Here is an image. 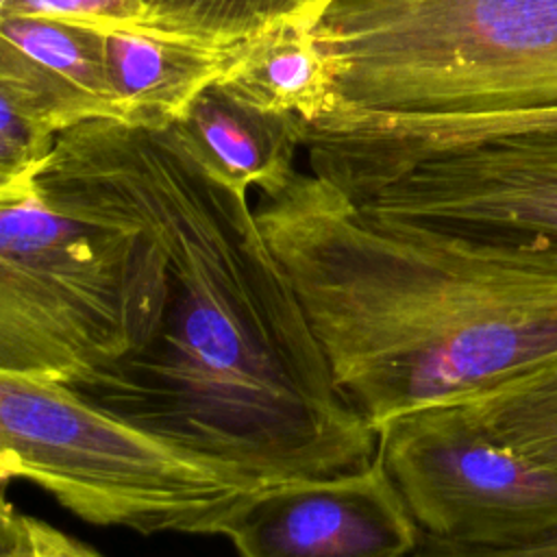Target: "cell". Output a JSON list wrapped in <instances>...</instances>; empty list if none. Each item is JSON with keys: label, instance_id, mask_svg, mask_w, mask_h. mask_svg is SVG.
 <instances>
[{"label": "cell", "instance_id": "6", "mask_svg": "<svg viewBox=\"0 0 557 557\" xmlns=\"http://www.w3.org/2000/svg\"><path fill=\"white\" fill-rule=\"evenodd\" d=\"M379 457L429 535L487 548L557 535V472L498 442L457 400L389 422Z\"/></svg>", "mask_w": 557, "mask_h": 557}, {"label": "cell", "instance_id": "19", "mask_svg": "<svg viewBox=\"0 0 557 557\" xmlns=\"http://www.w3.org/2000/svg\"><path fill=\"white\" fill-rule=\"evenodd\" d=\"M329 2H331V0H322V9H324Z\"/></svg>", "mask_w": 557, "mask_h": 557}, {"label": "cell", "instance_id": "14", "mask_svg": "<svg viewBox=\"0 0 557 557\" xmlns=\"http://www.w3.org/2000/svg\"><path fill=\"white\" fill-rule=\"evenodd\" d=\"M141 28L185 41L233 48L268 28L322 11V0H137Z\"/></svg>", "mask_w": 557, "mask_h": 557}, {"label": "cell", "instance_id": "2", "mask_svg": "<svg viewBox=\"0 0 557 557\" xmlns=\"http://www.w3.org/2000/svg\"><path fill=\"white\" fill-rule=\"evenodd\" d=\"M350 407L389 422L557 352V263L392 222L315 174L257 207Z\"/></svg>", "mask_w": 557, "mask_h": 557}, {"label": "cell", "instance_id": "9", "mask_svg": "<svg viewBox=\"0 0 557 557\" xmlns=\"http://www.w3.org/2000/svg\"><path fill=\"white\" fill-rule=\"evenodd\" d=\"M0 183H24L54 139L91 120L120 122L104 33L44 17H0Z\"/></svg>", "mask_w": 557, "mask_h": 557}, {"label": "cell", "instance_id": "16", "mask_svg": "<svg viewBox=\"0 0 557 557\" xmlns=\"http://www.w3.org/2000/svg\"><path fill=\"white\" fill-rule=\"evenodd\" d=\"M0 17H44L100 33L141 28L137 0H0Z\"/></svg>", "mask_w": 557, "mask_h": 557}, {"label": "cell", "instance_id": "12", "mask_svg": "<svg viewBox=\"0 0 557 557\" xmlns=\"http://www.w3.org/2000/svg\"><path fill=\"white\" fill-rule=\"evenodd\" d=\"M318 15L285 20L248 39L215 87L268 113H292L307 124L322 117L331 109V74L315 35Z\"/></svg>", "mask_w": 557, "mask_h": 557}, {"label": "cell", "instance_id": "13", "mask_svg": "<svg viewBox=\"0 0 557 557\" xmlns=\"http://www.w3.org/2000/svg\"><path fill=\"white\" fill-rule=\"evenodd\" d=\"M457 403L498 442L557 472V352Z\"/></svg>", "mask_w": 557, "mask_h": 557}, {"label": "cell", "instance_id": "15", "mask_svg": "<svg viewBox=\"0 0 557 557\" xmlns=\"http://www.w3.org/2000/svg\"><path fill=\"white\" fill-rule=\"evenodd\" d=\"M507 128H557V111L483 117L361 113L352 139L370 165L389 170L424 148Z\"/></svg>", "mask_w": 557, "mask_h": 557}, {"label": "cell", "instance_id": "18", "mask_svg": "<svg viewBox=\"0 0 557 557\" xmlns=\"http://www.w3.org/2000/svg\"><path fill=\"white\" fill-rule=\"evenodd\" d=\"M413 557H557V535L513 548H487L442 540L422 531V540Z\"/></svg>", "mask_w": 557, "mask_h": 557}, {"label": "cell", "instance_id": "4", "mask_svg": "<svg viewBox=\"0 0 557 557\" xmlns=\"http://www.w3.org/2000/svg\"><path fill=\"white\" fill-rule=\"evenodd\" d=\"M168 257L137 224L0 200V372L76 387L150 344Z\"/></svg>", "mask_w": 557, "mask_h": 557}, {"label": "cell", "instance_id": "5", "mask_svg": "<svg viewBox=\"0 0 557 557\" xmlns=\"http://www.w3.org/2000/svg\"><path fill=\"white\" fill-rule=\"evenodd\" d=\"M0 476L37 485L85 522L141 535H220L261 487L63 383L15 372H0Z\"/></svg>", "mask_w": 557, "mask_h": 557}, {"label": "cell", "instance_id": "3", "mask_svg": "<svg viewBox=\"0 0 557 557\" xmlns=\"http://www.w3.org/2000/svg\"><path fill=\"white\" fill-rule=\"evenodd\" d=\"M315 35L331 111H557V0H331Z\"/></svg>", "mask_w": 557, "mask_h": 557}, {"label": "cell", "instance_id": "7", "mask_svg": "<svg viewBox=\"0 0 557 557\" xmlns=\"http://www.w3.org/2000/svg\"><path fill=\"white\" fill-rule=\"evenodd\" d=\"M355 205L557 263V128H507L424 148Z\"/></svg>", "mask_w": 557, "mask_h": 557}, {"label": "cell", "instance_id": "10", "mask_svg": "<svg viewBox=\"0 0 557 557\" xmlns=\"http://www.w3.org/2000/svg\"><path fill=\"white\" fill-rule=\"evenodd\" d=\"M244 44L215 48L150 30H107L104 57L120 122L161 128L185 120L194 100L235 63Z\"/></svg>", "mask_w": 557, "mask_h": 557}, {"label": "cell", "instance_id": "11", "mask_svg": "<svg viewBox=\"0 0 557 557\" xmlns=\"http://www.w3.org/2000/svg\"><path fill=\"white\" fill-rule=\"evenodd\" d=\"M213 165L237 187L263 196L281 191L296 170L307 122L242 104L215 85L205 89L183 120Z\"/></svg>", "mask_w": 557, "mask_h": 557}, {"label": "cell", "instance_id": "8", "mask_svg": "<svg viewBox=\"0 0 557 557\" xmlns=\"http://www.w3.org/2000/svg\"><path fill=\"white\" fill-rule=\"evenodd\" d=\"M220 535L239 557H413L422 529L376 455L357 472L252 490Z\"/></svg>", "mask_w": 557, "mask_h": 557}, {"label": "cell", "instance_id": "1", "mask_svg": "<svg viewBox=\"0 0 557 557\" xmlns=\"http://www.w3.org/2000/svg\"><path fill=\"white\" fill-rule=\"evenodd\" d=\"M33 185L61 211L141 226L168 257L150 344L74 392L255 485L337 476L376 459L379 433L337 387L248 191L183 120L72 126Z\"/></svg>", "mask_w": 557, "mask_h": 557}, {"label": "cell", "instance_id": "17", "mask_svg": "<svg viewBox=\"0 0 557 557\" xmlns=\"http://www.w3.org/2000/svg\"><path fill=\"white\" fill-rule=\"evenodd\" d=\"M0 557H102L89 544L65 531L2 503L0 511Z\"/></svg>", "mask_w": 557, "mask_h": 557}]
</instances>
